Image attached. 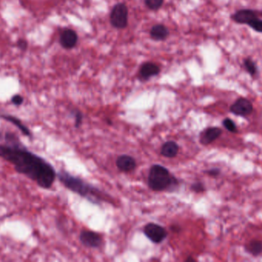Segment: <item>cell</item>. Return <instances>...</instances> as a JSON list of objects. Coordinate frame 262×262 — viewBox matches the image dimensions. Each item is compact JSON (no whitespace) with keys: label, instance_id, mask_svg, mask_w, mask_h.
<instances>
[{"label":"cell","instance_id":"1","mask_svg":"<svg viewBox=\"0 0 262 262\" xmlns=\"http://www.w3.org/2000/svg\"><path fill=\"white\" fill-rule=\"evenodd\" d=\"M0 158L12 164L18 173L31 179L44 189L51 188L57 177L49 162L28 150L11 132H6L3 143H0Z\"/></svg>","mask_w":262,"mask_h":262},{"label":"cell","instance_id":"2","mask_svg":"<svg viewBox=\"0 0 262 262\" xmlns=\"http://www.w3.org/2000/svg\"><path fill=\"white\" fill-rule=\"evenodd\" d=\"M57 177L61 183L67 189L79 194L83 198H87L92 203L100 205L101 201H107L106 194H103L98 187L86 183L81 178L72 176L65 170L59 171L57 173Z\"/></svg>","mask_w":262,"mask_h":262},{"label":"cell","instance_id":"3","mask_svg":"<svg viewBox=\"0 0 262 262\" xmlns=\"http://www.w3.org/2000/svg\"><path fill=\"white\" fill-rule=\"evenodd\" d=\"M179 184L178 179L166 168L157 164L152 165L148 176L150 189L155 191H173Z\"/></svg>","mask_w":262,"mask_h":262},{"label":"cell","instance_id":"4","mask_svg":"<svg viewBox=\"0 0 262 262\" xmlns=\"http://www.w3.org/2000/svg\"><path fill=\"white\" fill-rule=\"evenodd\" d=\"M110 22L114 27L124 29L128 23V9L124 3L114 5L110 13Z\"/></svg>","mask_w":262,"mask_h":262},{"label":"cell","instance_id":"5","mask_svg":"<svg viewBox=\"0 0 262 262\" xmlns=\"http://www.w3.org/2000/svg\"><path fill=\"white\" fill-rule=\"evenodd\" d=\"M143 233L152 242L160 244L167 237V231L162 226L155 223H148L143 228Z\"/></svg>","mask_w":262,"mask_h":262},{"label":"cell","instance_id":"6","mask_svg":"<svg viewBox=\"0 0 262 262\" xmlns=\"http://www.w3.org/2000/svg\"><path fill=\"white\" fill-rule=\"evenodd\" d=\"M253 105L246 98H238L230 107V112L234 115L245 117L251 115L253 112Z\"/></svg>","mask_w":262,"mask_h":262},{"label":"cell","instance_id":"7","mask_svg":"<svg viewBox=\"0 0 262 262\" xmlns=\"http://www.w3.org/2000/svg\"><path fill=\"white\" fill-rule=\"evenodd\" d=\"M259 17V13L258 11L252 9H241L233 13L231 16V19L237 24L248 26Z\"/></svg>","mask_w":262,"mask_h":262},{"label":"cell","instance_id":"8","mask_svg":"<svg viewBox=\"0 0 262 262\" xmlns=\"http://www.w3.org/2000/svg\"><path fill=\"white\" fill-rule=\"evenodd\" d=\"M80 241L88 248H99L102 245V238L98 233L92 231H82L80 234Z\"/></svg>","mask_w":262,"mask_h":262},{"label":"cell","instance_id":"9","mask_svg":"<svg viewBox=\"0 0 262 262\" xmlns=\"http://www.w3.org/2000/svg\"><path fill=\"white\" fill-rule=\"evenodd\" d=\"M222 129L218 127H209L204 129L199 136V141L203 146H208L216 141L222 135Z\"/></svg>","mask_w":262,"mask_h":262},{"label":"cell","instance_id":"10","mask_svg":"<svg viewBox=\"0 0 262 262\" xmlns=\"http://www.w3.org/2000/svg\"><path fill=\"white\" fill-rule=\"evenodd\" d=\"M78 42V36L74 30L66 29L61 33L60 44L66 49H71Z\"/></svg>","mask_w":262,"mask_h":262},{"label":"cell","instance_id":"11","mask_svg":"<svg viewBox=\"0 0 262 262\" xmlns=\"http://www.w3.org/2000/svg\"><path fill=\"white\" fill-rule=\"evenodd\" d=\"M116 165L117 169L121 172H130L136 169V162L133 157L128 154H122L116 160Z\"/></svg>","mask_w":262,"mask_h":262},{"label":"cell","instance_id":"12","mask_svg":"<svg viewBox=\"0 0 262 262\" xmlns=\"http://www.w3.org/2000/svg\"><path fill=\"white\" fill-rule=\"evenodd\" d=\"M0 118H2V119L5 120L7 122H9L10 123H12V125H15V126H16L17 129H19V131H20L25 136L32 137V136H33V134H32L30 129H29L25 124H23L20 119L16 118V117L12 116V115H10L1 114V115H0Z\"/></svg>","mask_w":262,"mask_h":262},{"label":"cell","instance_id":"13","mask_svg":"<svg viewBox=\"0 0 262 262\" xmlns=\"http://www.w3.org/2000/svg\"><path fill=\"white\" fill-rule=\"evenodd\" d=\"M160 71V67L155 63H146L140 68V75L143 79H148L151 77L158 75Z\"/></svg>","mask_w":262,"mask_h":262},{"label":"cell","instance_id":"14","mask_svg":"<svg viewBox=\"0 0 262 262\" xmlns=\"http://www.w3.org/2000/svg\"><path fill=\"white\" fill-rule=\"evenodd\" d=\"M179 147L177 143L173 141H168L164 143L161 148V153L165 158H174L179 152Z\"/></svg>","mask_w":262,"mask_h":262},{"label":"cell","instance_id":"15","mask_svg":"<svg viewBox=\"0 0 262 262\" xmlns=\"http://www.w3.org/2000/svg\"><path fill=\"white\" fill-rule=\"evenodd\" d=\"M169 35V31L164 25H156L150 30V36L155 40H164Z\"/></svg>","mask_w":262,"mask_h":262},{"label":"cell","instance_id":"16","mask_svg":"<svg viewBox=\"0 0 262 262\" xmlns=\"http://www.w3.org/2000/svg\"><path fill=\"white\" fill-rule=\"evenodd\" d=\"M245 250L254 256L262 254V241L259 240H252L245 246Z\"/></svg>","mask_w":262,"mask_h":262},{"label":"cell","instance_id":"17","mask_svg":"<svg viewBox=\"0 0 262 262\" xmlns=\"http://www.w3.org/2000/svg\"><path fill=\"white\" fill-rule=\"evenodd\" d=\"M243 65L245 70L251 76L255 77L258 75L259 70H258L257 66L251 58H245L244 59Z\"/></svg>","mask_w":262,"mask_h":262},{"label":"cell","instance_id":"18","mask_svg":"<svg viewBox=\"0 0 262 262\" xmlns=\"http://www.w3.org/2000/svg\"><path fill=\"white\" fill-rule=\"evenodd\" d=\"M223 126L227 129L228 131H229L231 132H238V129H237L236 124L234 123V121L231 118H226L223 120Z\"/></svg>","mask_w":262,"mask_h":262},{"label":"cell","instance_id":"19","mask_svg":"<svg viewBox=\"0 0 262 262\" xmlns=\"http://www.w3.org/2000/svg\"><path fill=\"white\" fill-rule=\"evenodd\" d=\"M145 3L149 9L157 10L162 6L164 0H145Z\"/></svg>","mask_w":262,"mask_h":262},{"label":"cell","instance_id":"20","mask_svg":"<svg viewBox=\"0 0 262 262\" xmlns=\"http://www.w3.org/2000/svg\"><path fill=\"white\" fill-rule=\"evenodd\" d=\"M248 26L252 28L256 33H262V19L260 18L255 19Z\"/></svg>","mask_w":262,"mask_h":262},{"label":"cell","instance_id":"21","mask_svg":"<svg viewBox=\"0 0 262 262\" xmlns=\"http://www.w3.org/2000/svg\"><path fill=\"white\" fill-rule=\"evenodd\" d=\"M71 115L74 118V122H75V128H79L82 123L83 115L82 113L78 110H74L71 111Z\"/></svg>","mask_w":262,"mask_h":262},{"label":"cell","instance_id":"22","mask_svg":"<svg viewBox=\"0 0 262 262\" xmlns=\"http://www.w3.org/2000/svg\"><path fill=\"white\" fill-rule=\"evenodd\" d=\"M191 190L196 193L204 192L205 191V186H204L203 183L196 182V183H194L192 185Z\"/></svg>","mask_w":262,"mask_h":262},{"label":"cell","instance_id":"23","mask_svg":"<svg viewBox=\"0 0 262 262\" xmlns=\"http://www.w3.org/2000/svg\"><path fill=\"white\" fill-rule=\"evenodd\" d=\"M11 102H12V104L15 105V106H19L23 104V102H24V98L23 96H20V95H15V96H12V99H11Z\"/></svg>","mask_w":262,"mask_h":262},{"label":"cell","instance_id":"24","mask_svg":"<svg viewBox=\"0 0 262 262\" xmlns=\"http://www.w3.org/2000/svg\"><path fill=\"white\" fill-rule=\"evenodd\" d=\"M205 173L211 177H217L220 175L221 170L219 168H213V169H209L205 171Z\"/></svg>","mask_w":262,"mask_h":262},{"label":"cell","instance_id":"25","mask_svg":"<svg viewBox=\"0 0 262 262\" xmlns=\"http://www.w3.org/2000/svg\"><path fill=\"white\" fill-rule=\"evenodd\" d=\"M18 46H19V49H22V50H26L27 49L28 43L26 42V40L24 39H19L17 42Z\"/></svg>","mask_w":262,"mask_h":262},{"label":"cell","instance_id":"26","mask_svg":"<svg viewBox=\"0 0 262 262\" xmlns=\"http://www.w3.org/2000/svg\"><path fill=\"white\" fill-rule=\"evenodd\" d=\"M172 230L173 231H179V230H180V228H179V227H176V226L175 225L174 227H172Z\"/></svg>","mask_w":262,"mask_h":262},{"label":"cell","instance_id":"27","mask_svg":"<svg viewBox=\"0 0 262 262\" xmlns=\"http://www.w3.org/2000/svg\"><path fill=\"white\" fill-rule=\"evenodd\" d=\"M190 261H191V262H195V259H193L192 257H189L188 259H186V262H190Z\"/></svg>","mask_w":262,"mask_h":262}]
</instances>
